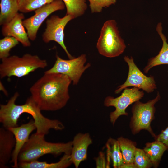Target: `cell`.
Returning <instances> with one entry per match:
<instances>
[{
	"instance_id": "17",
	"label": "cell",
	"mask_w": 168,
	"mask_h": 168,
	"mask_svg": "<svg viewBox=\"0 0 168 168\" xmlns=\"http://www.w3.org/2000/svg\"><path fill=\"white\" fill-rule=\"evenodd\" d=\"M167 149L163 143L156 140L146 143L143 149L155 168L158 167L162 156Z\"/></svg>"
},
{
	"instance_id": "27",
	"label": "cell",
	"mask_w": 168,
	"mask_h": 168,
	"mask_svg": "<svg viewBox=\"0 0 168 168\" xmlns=\"http://www.w3.org/2000/svg\"><path fill=\"white\" fill-rule=\"evenodd\" d=\"M154 139L155 140L159 141L163 143L166 146L167 150L168 151V125L159 134L156 135Z\"/></svg>"
},
{
	"instance_id": "20",
	"label": "cell",
	"mask_w": 168,
	"mask_h": 168,
	"mask_svg": "<svg viewBox=\"0 0 168 168\" xmlns=\"http://www.w3.org/2000/svg\"><path fill=\"white\" fill-rule=\"evenodd\" d=\"M0 7L1 25L10 21L19 11L16 0H1Z\"/></svg>"
},
{
	"instance_id": "9",
	"label": "cell",
	"mask_w": 168,
	"mask_h": 168,
	"mask_svg": "<svg viewBox=\"0 0 168 168\" xmlns=\"http://www.w3.org/2000/svg\"><path fill=\"white\" fill-rule=\"evenodd\" d=\"M124 59L128 66V74L125 82L115 90V94L119 93L124 89L131 86L142 89L148 93L152 92L157 88L154 77H147L144 75L135 64L132 57L125 56Z\"/></svg>"
},
{
	"instance_id": "24",
	"label": "cell",
	"mask_w": 168,
	"mask_h": 168,
	"mask_svg": "<svg viewBox=\"0 0 168 168\" xmlns=\"http://www.w3.org/2000/svg\"><path fill=\"white\" fill-rule=\"evenodd\" d=\"M19 42L15 38L6 36L0 40V58L2 59L10 56L11 49L17 45Z\"/></svg>"
},
{
	"instance_id": "23",
	"label": "cell",
	"mask_w": 168,
	"mask_h": 168,
	"mask_svg": "<svg viewBox=\"0 0 168 168\" xmlns=\"http://www.w3.org/2000/svg\"><path fill=\"white\" fill-rule=\"evenodd\" d=\"M19 11L24 13L35 11L54 0H16Z\"/></svg>"
},
{
	"instance_id": "30",
	"label": "cell",
	"mask_w": 168,
	"mask_h": 168,
	"mask_svg": "<svg viewBox=\"0 0 168 168\" xmlns=\"http://www.w3.org/2000/svg\"><path fill=\"white\" fill-rule=\"evenodd\" d=\"M0 90L3 91L6 95L7 96L8 95L7 92L5 88H4L1 82H0Z\"/></svg>"
},
{
	"instance_id": "5",
	"label": "cell",
	"mask_w": 168,
	"mask_h": 168,
	"mask_svg": "<svg viewBox=\"0 0 168 168\" xmlns=\"http://www.w3.org/2000/svg\"><path fill=\"white\" fill-rule=\"evenodd\" d=\"M96 47L99 53L108 58H114L122 54L126 46L120 36L114 20L105 21L101 29Z\"/></svg>"
},
{
	"instance_id": "2",
	"label": "cell",
	"mask_w": 168,
	"mask_h": 168,
	"mask_svg": "<svg viewBox=\"0 0 168 168\" xmlns=\"http://www.w3.org/2000/svg\"><path fill=\"white\" fill-rule=\"evenodd\" d=\"M19 96L16 92L6 104L0 105V122L6 129L18 126L17 121L20 115L26 113L32 117L38 134H48L50 129L62 130L65 128L63 123L57 119H51L44 116L41 111L30 96L25 104L17 105L15 102Z\"/></svg>"
},
{
	"instance_id": "1",
	"label": "cell",
	"mask_w": 168,
	"mask_h": 168,
	"mask_svg": "<svg viewBox=\"0 0 168 168\" xmlns=\"http://www.w3.org/2000/svg\"><path fill=\"white\" fill-rule=\"evenodd\" d=\"M72 81L58 73H44L31 87V96L41 110L55 111L64 107L70 98Z\"/></svg>"
},
{
	"instance_id": "4",
	"label": "cell",
	"mask_w": 168,
	"mask_h": 168,
	"mask_svg": "<svg viewBox=\"0 0 168 168\" xmlns=\"http://www.w3.org/2000/svg\"><path fill=\"white\" fill-rule=\"evenodd\" d=\"M1 60V79L13 76L21 77L38 68H44L47 66L46 60L40 59L37 55L29 54H26L21 57L16 55L10 56Z\"/></svg>"
},
{
	"instance_id": "21",
	"label": "cell",
	"mask_w": 168,
	"mask_h": 168,
	"mask_svg": "<svg viewBox=\"0 0 168 168\" xmlns=\"http://www.w3.org/2000/svg\"><path fill=\"white\" fill-rule=\"evenodd\" d=\"M123 156L124 163H134V156L137 145L136 142L123 137L118 138Z\"/></svg>"
},
{
	"instance_id": "10",
	"label": "cell",
	"mask_w": 168,
	"mask_h": 168,
	"mask_svg": "<svg viewBox=\"0 0 168 168\" xmlns=\"http://www.w3.org/2000/svg\"><path fill=\"white\" fill-rule=\"evenodd\" d=\"M74 19L71 15H66L61 18L58 16L53 15L46 20V28L42 35V40L46 43L54 41L63 49L69 59L73 57L68 50L64 43V29L67 23Z\"/></svg>"
},
{
	"instance_id": "3",
	"label": "cell",
	"mask_w": 168,
	"mask_h": 168,
	"mask_svg": "<svg viewBox=\"0 0 168 168\" xmlns=\"http://www.w3.org/2000/svg\"><path fill=\"white\" fill-rule=\"evenodd\" d=\"M44 136L36 133L31 135L19 154L18 163L37 161L40 157L48 154L55 156L63 153L71 154L72 141L66 143L49 142L45 140Z\"/></svg>"
},
{
	"instance_id": "13",
	"label": "cell",
	"mask_w": 168,
	"mask_h": 168,
	"mask_svg": "<svg viewBox=\"0 0 168 168\" xmlns=\"http://www.w3.org/2000/svg\"><path fill=\"white\" fill-rule=\"evenodd\" d=\"M24 18L23 13H18L10 21L2 25L1 32L4 37H13L23 46L28 47L30 46L31 44L23 24Z\"/></svg>"
},
{
	"instance_id": "8",
	"label": "cell",
	"mask_w": 168,
	"mask_h": 168,
	"mask_svg": "<svg viewBox=\"0 0 168 168\" xmlns=\"http://www.w3.org/2000/svg\"><path fill=\"white\" fill-rule=\"evenodd\" d=\"M139 89L135 87L126 88L119 97L114 98L108 96L105 98L104 105L107 107L113 106L115 108V110L111 112L110 114V121L113 125L120 116L128 115L125 110L130 105L139 100L143 97V92Z\"/></svg>"
},
{
	"instance_id": "22",
	"label": "cell",
	"mask_w": 168,
	"mask_h": 168,
	"mask_svg": "<svg viewBox=\"0 0 168 168\" xmlns=\"http://www.w3.org/2000/svg\"><path fill=\"white\" fill-rule=\"evenodd\" d=\"M66 8L67 15L74 19L83 15L87 8L86 0H62Z\"/></svg>"
},
{
	"instance_id": "11",
	"label": "cell",
	"mask_w": 168,
	"mask_h": 168,
	"mask_svg": "<svg viewBox=\"0 0 168 168\" xmlns=\"http://www.w3.org/2000/svg\"><path fill=\"white\" fill-rule=\"evenodd\" d=\"M65 7L62 0H54L35 11V14L23 21L29 39L35 40L40 26L47 17L53 12L64 10Z\"/></svg>"
},
{
	"instance_id": "16",
	"label": "cell",
	"mask_w": 168,
	"mask_h": 168,
	"mask_svg": "<svg viewBox=\"0 0 168 168\" xmlns=\"http://www.w3.org/2000/svg\"><path fill=\"white\" fill-rule=\"evenodd\" d=\"M156 30L162 41V46L156 56L149 59L147 65L143 69L144 72L146 73H147L153 67L160 65H168V44L167 39L162 32L161 23L157 24Z\"/></svg>"
},
{
	"instance_id": "15",
	"label": "cell",
	"mask_w": 168,
	"mask_h": 168,
	"mask_svg": "<svg viewBox=\"0 0 168 168\" xmlns=\"http://www.w3.org/2000/svg\"><path fill=\"white\" fill-rule=\"evenodd\" d=\"M16 144L12 133L3 127L0 128V168H8Z\"/></svg>"
},
{
	"instance_id": "28",
	"label": "cell",
	"mask_w": 168,
	"mask_h": 168,
	"mask_svg": "<svg viewBox=\"0 0 168 168\" xmlns=\"http://www.w3.org/2000/svg\"><path fill=\"white\" fill-rule=\"evenodd\" d=\"M97 168H105L109 167L106 162L104 154L100 152L99 156L96 159Z\"/></svg>"
},
{
	"instance_id": "6",
	"label": "cell",
	"mask_w": 168,
	"mask_h": 168,
	"mask_svg": "<svg viewBox=\"0 0 168 168\" xmlns=\"http://www.w3.org/2000/svg\"><path fill=\"white\" fill-rule=\"evenodd\" d=\"M160 99L158 92L155 98L146 103L139 100L134 103L131 109L132 115L129 123L130 128L133 134L135 135L141 130H145L148 131L152 137H156V135L152 130L151 124L155 118V105Z\"/></svg>"
},
{
	"instance_id": "18",
	"label": "cell",
	"mask_w": 168,
	"mask_h": 168,
	"mask_svg": "<svg viewBox=\"0 0 168 168\" xmlns=\"http://www.w3.org/2000/svg\"><path fill=\"white\" fill-rule=\"evenodd\" d=\"M73 163L71 154H64L58 162L49 163L45 161H38L30 162L18 163V168H66Z\"/></svg>"
},
{
	"instance_id": "14",
	"label": "cell",
	"mask_w": 168,
	"mask_h": 168,
	"mask_svg": "<svg viewBox=\"0 0 168 168\" xmlns=\"http://www.w3.org/2000/svg\"><path fill=\"white\" fill-rule=\"evenodd\" d=\"M72 142L71 156L75 167L77 168L81 162L87 159L88 148L92 143V140L89 133H79L74 136Z\"/></svg>"
},
{
	"instance_id": "26",
	"label": "cell",
	"mask_w": 168,
	"mask_h": 168,
	"mask_svg": "<svg viewBox=\"0 0 168 168\" xmlns=\"http://www.w3.org/2000/svg\"><path fill=\"white\" fill-rule=\"evenodd\" d=\"M89 6L92 13H100L102 12L103 8L108 7L114 4L116 0H88Z\"/></svg>"
},
{
	"instance_id": "12",
	"label": "cell",
	"mask_w": 168,
	"mask_h": 168,
	"mask_svg": "<svg viewBox=\"0 0 168 168\" xmlns=\"http://www.w3.org/2000/svg\"><path fill=\"white\" fill-rule=\"evenodd\" d=\"M7 129L13 134L16 141L15 146L10 162L13 163L11 166L12 167L18 168L19 154L24 145L29 140L30 133L36 129V126L33 119H31L28 123L19 126L11 127Z\"/></svg>"
},
{
	"instance_id": "19",
	"label": "cell",
	"mask_w": 168,
	"mask_h": 168,
	"mask_svg": "<svg viewBox=\"0 0 168 168\" xmlns=\"http://www.w3.org/2000/svg\"><path fill=\"white\" fill-rule=\"evenodd\" d=\"M108 163L111 160L114 168H120L124 164L123 156L117 139L110 138L106 144Z\"/></svg>"
},
{
	"instance_id": "7",
	"label": "cell",
	"mask_w": 168,
	"mask_h": 168,
	"mask_svg": "<svg viewBox=\"0 0 168 168\" xmlns=\"http://www.w3.org/2000/svg\"><path fill=\"white\" fill-rule=\"evenodd\" d=\"M53 66L44 73H58L66 75L71 78L73 85L78 83L83 73L91 66L89 63L85 65L87 58L84 54L69 60L63 59L57 54Z\"/></svg>"
},
{
	"instance_id": "29",
	"label": "cell",
	"mask_w": 168,
	"mask_h": 168,
	"mask_svg": "<svg viewBox=\"0 0 168 168\" xmlns=\"http://www.w3.org/2000/svg\"><path fill=\"white\" fill-rule=\"evenodd\" d=\"M120 168H137L134 163H124Z\"/></svg>"
},
{
	"instance_id": "25",
	"label": "cell",
	"mask_w": 168,
	"mask_h": 168,
	"mask_svg": "<svg viewBox=\"0 0 168 168\" xmlns=\"http://www.w3.org/2000/svg\"><path fill=\"white\" fill-rule=\"evenodd\" d=\"M134 163L137 168H149L152 164L144 150L136 148L134 156Z\"/></svg>"
}]
</instances>
